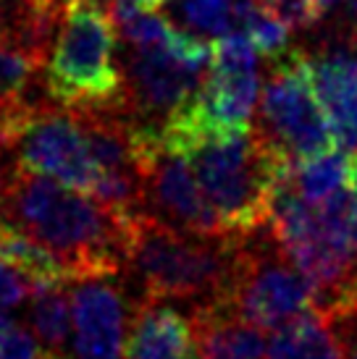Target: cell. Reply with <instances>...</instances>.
Wrapping results in <instances>:
<instances>
[{
    "mask_svg": "<svg viewBox=\"0 0 357 359\" xmlns=\"http://www.w3.org/2000/svg\"><path fill=\"white\" fill-rule=\"evenodd\" d=\"M0 359H63V357L45 349L40 344V339L32 333V328L11 323V328L6 330V339L0 344Z\"/></svg>",
    "mask_w": 357,
    "mask_h": 359,
    "instance_id": "cell-20",
    "label": "cell"
},
{
    "mask_svg": "<svg viewBox=\"0 0 357 359\" xmlns=\"http://www.w3.org/2000/svg\"><path fill=\"white\" fill-rule=\"evenodd\" d=\"M178 19L187 29L221 37L234 27V0H176Z\"/></svg>",
    "mask_w": 357,
    "mask_h": 359,
    "instance_id": "cell-19",
    "label": "cell"
},
{
    "mask_svg": "<svg viewBox=\"0 0 357 359\" xmlns=\"http://www.w3.org/2000/svg\"><path fill=\"white\" fill-rule=\"evenodd\" d=\"M11 328V318L0 309V344H3V339H6V330Z\"/></svg>",
    "mask_w": 357,
    "mask_h": 359,
    "instance_id": "cell-27",
    "label": "cell"
},
{
    "mask_svg": "<svg viewBox=\"0 0 357 359\" xmlns=\"http://www.w3.org/2000/svg\"><path fill=\"white\" fill-rule=\"evenodd\" d=\"M234 27H237L266 60L278 58L287 53L289 45V27L281 19H276L260 0H234Z\"/></svg>",
    "mask_w": 357,
    "mask_h": 359,
    "instance_id": "cell-17",
    "label": "cell"
},
{
    "mask_svg": "<svg viewBox=\"0 0 357 359\" xmlns=\"http://www.w3.org/2000/svg\"><path fill=\"white\" fill-rule=\"evenodd\" d=\"M195 330L192 318L181 315L169 302L142 299L129 315L124 359H192Z\"/></svg>",
    "mask_w": 357,
    "mask_h": 359,
    "instance_id": "cell-11",
    "label": "cell"
},
{
    "mask_svg": "<svg viewBox=\"0 0 357 359\" xmlns=\"http://www.w3.org/2000/svg\"><path fill=\"white\" fill-rule=\"evenodd\" d=\"M349 181V155L344 150H334L316 155L308 160H297L289 165V184L299 197L310 205L326 200L339 187Z\"/></svg>",
    "mask_w": 357,
    "mask_h": 359,
    "instance_id": "cell-16",
    "label": "cell"
},
{
    "mask_svg": "<svg viewBox=\"0 0 357 359\" xmlns=\"http://www.w3.org/2000/svg\"><path fill=\"white\" fill-rule=\"evenodd\" d=\"M310 87L331 126L339 150H357V48L344 37L342 48H328L320 55L308 53Z\"/></svg>",
    "mask_w": 357,
    "mask_h": 359,
    "instance_id": "cell-10",
    "label": "cell"
},
{
    "mask_svg": "<svg viewBox=\"0 0 357 359\" xmlns=\"http://www.w3.org/2000/svg\"><path fill=\"white\" fill-rule=\"evenodd\" d=\"M30 325L48 351L66 359L71 339L69 283H34L30 286Z\"/></svg>",
    "mask_w": 357,
    "mask_h": 359,
    "instance_id": "cell-15",
    "label": "cell"
},
{
    "mask_svg": "<svg viewBox=\"0 0 357 359\" xmlns=\"http://www.w3.org/2000/svg\"><path fill=\"white\" fill-rule=\"evenodd\" d=\"M0 42H3V6H0Z\"/></svg>",
    "mask_w": 357,
    "mask_h": 359,
    "instance_id": "cell-28",
    "label": "cell"
},
{
    "mask_svg": "<svg viewBox=\"0 0 357 359\" xmlns=\"http://www.w3.org/2000/svg\"><path fill=\"white\" fill-rule=\"evenodd\" d=\"M181 158L189 163L221 231L234 239L266 229L273 191L292 165L255 123L202 134Z\"/></svg>",
    "mask_w": 357,
    "mask_h": 359,
    "instance_id": "cell-2",
    "label": "cell"
},
{
    "mask_svg": "<svg viewBox=\"0 0 357 359\" xmlns=\"http://www.w3.org/2000/svg\"><path fill=\"white\" fill-rule=\"evenodd\" d=\"M42 81L50 100L66 110L126 113V92L116 60V29L105 0H66Z\"/></svg>",
    "mask_w": 357,
    "mask_h": 359,
    "instance_id": "cell-4",
    "label": "cell"
},
{
    "mask_svg": "<svg viewBox=\"0 0 357 359\" xmlns=\"http://www.w3.org/2000/svg\"><path fill=\"white\" fill-rule=\"evenodd\" d=\"M131 6H137V8H150V11H158L160 6H166L169 0H126Z\"/></svg>",
    "mask_w": 357,
    "mask_h": 359,
    "instance_id": "cell-25",
    "label": "cell"
},
{
    "mask_svg": "<svg viewBox=\"0 0 357 359\" xmlns=\"http://www.w3.org/2000/svg\"><path fill=\"white\" fill-rule=\"evenodd\" d=\"M113 29L129 48H150V45H166L176 27L171 19L160 16L150 8H137L126 0H110L108 3Z\"/></svg>",
    "mask_w": 357,
    "mask_h": 359,
    "instance_id": "cell-18",
    "label": "cell"
},
{
    "mask_svg": "<svg viewBox=\"0 0 357 359\" xmlns=\"http://www.w3.org/2000/svg\"><path fill=\"white\" fill-rule=\"evenodd\" d=\"M0 259L30 280V286L74 280L71 270L42 241L6 218H0Z\"/></svg>",
    "mask_w": 357,
    "mask_h": 359,
    "instance_id": "cell-14",
    "label": "cell"
},
{
    "mask_svg": "<svg viewBox=\"0 0 357 359\" xmlns=\"http://www.w3.org/2000/svg\"><path fill=\"white\" fill-rule=\"evenodd\" d=\"M0 218L30 231L74 278L124 273V220L50 176L13 165L0 191Z\"/></svg>",
    "mask_w": 357,
    "mask_h": 359,
    "instance_id": "cell-1",
    "label": "cell"
},
{
    "mask_svg": "<svg viewBox=\"0 0 357 359\" xmlns=\"http://www.w3.org/2000/svg\"><path fill=\"white\" fill-rule=\"evenodd\" d=\"M289 29H310L323 19L318 0H260Z\"/></svg>",
    "mask_w": 357,
    "mask_h": 359,
    "instance_id": "cell-21",
    "label": "cell"
},
{
    "mask_svg": "<svg viewBox=\"0 0 357 359\" xmlns=\"http://www.w3.org/2000/svg\"><path fill=\"white\" fill-rule=\"evenodd\" d=\"M326 320L331 323V328L337 330L339 341H342L344 359H357V302L326 315Z\"/></svg>",
    "mask_w": 357,
    "mask_h": 359,
    "instance_id": "cell-22",
    "label": "cell"
},
{
    "mask_svg": "<svg viewBox=\"0 0 357 359\" xmlns=\"http://www.w3.org/2000/svg\"><path fill=\"white\" fill-rule=\"evenodd\" d=\"M8 155L13 165L50 176L87 197L98 184V165L89 152L87 134L77 113L60 105L37 102L11 142Z\"/></svg>",
    "mask_w": 357,
    "mask_h": 359,
    "instance_id": "cell-7",
    "label": "cell"
},
{
    "mask_svg": "<svg viewBox=\"0 0 357 359\" xmlns=\"http://www.w3.org/2000/svg\"><path fill=\"white\" fill-rule=\"evenodd\" d=\"M192 330L197 359H266V330L239 318L226 299L197 304Z\"/></svg>",
    "mask_w": 357,
    "mask_h": 359,
    "instance_id": "cell-12",
    "label": "cell"
},
{
    "mask_svg": "<svg viewBox=\"0 0 357 359\" xmlns=\"http://www.w3.org/2000/svg\"><path fill=\"white\" fill-rule=\"evenodd\" d=\"M342 3H347V13H349V27L344 37L355 45L357 42V0H342Z\"/></svg>",
    "mask_w": 357,
    "mask_h": 359,
    "instance_id": "cell-24",
    "label": "cell"
},
{
    "mask_svg": "<svg viewBox=\"0 0 357 359\" xmlns=\"http://www.w3.org/2000/svg\"><path fill=\"white\" fill-rule=\"evenodd\" d=\"M266 359H344V351L326 315L310 309L273 328Z\"/></svg>",
    "mask_w": 357,
    "mask_h": 359,
    "instance_id": "cell-13",
    "label": "cell"
},
{
    "mask_svg": "<svg viewBox=\"0 0 357 359\" xmlns=\"http://www.w3.org/2000/svg\"><path fill=\"white\" fill-rule=\"evenodd\" d=\"M124 76L126 110L131 118L158 123L197 92L208 66H195L169 45L129 48Z\"/></svg>",
    "mask_w": 357,
    "mask_h": 359,
    "instance_id": "cell-8",
    "label": "cell"
},
{
    "mask_svg": "<svg viewBox=\"0 0 357 359\" xmlns=\"http://www.w3.org/2000/svg\"><path fill=\"white\" fill-rule=\"evenodd\" d=\"M30 297V283L0 259V309H16Z\"/></svg>",
    "mask_w": 357,
    "mask_h": 359,
    "instance_id": "cell-23",
    "label": "cell"
},
{
    "mask_svg": "<svg viewBox=\"0 0 357 359\" xmlns=\"http://www.w3.org/2000/svg\"><path fill=\"white\" fill-rule=\"evenodd\" d=\"M237 257L234 236H197L139 210L124 218V270L145 299L205 304L223 297Z\"/></svg>",
    "mask_w": 357,
    "mask_h": 359,
    "instance_id": "cell-3",
    "label": "cell"
},
{
    "mask_svg": "<svg viewBox=\"0 0 357 359\" xmlns=\"http://www.w3.org/2000/svg\"><path fill=\"white\" fill-rule=\"evenodd\" d=\"M266 81L260 84L252 123L276 144L292 163L334 150V137L326 113L310 87L308 53L289 48L268 60Z\"/></svg>",
    "mask_w": 357,
    "mask_h": 359,
    "instance_id": "cell-6",
    "label": "cell"
},
{
    "mask_svg": "<svg viewBox=\"0 0 357 359\" xmlns=\"http://www.w3.org/2000/svg\"><path fill=\"white\" fill-rule=\"evenodd\" d=\"M116 278L87 276L69 280L71 359H124L129 309Z\"/></svg>",
    "mask_w": 357,
    "mask_h": 359,
    "instance_id": "cell-9",
    "label": "cell"
},
{
    "mask_svg": "<svg viewBox=\"0 0 357 359\" xmlns=\"http://www.w3.org/2000/svg\"><path fill=\"white\" fill-rule=\"evenodd\" d=\"M219 299H226L239 318L263 330L318 309L316 286L281 252L268 226L237 239L231 283Z\"/></svg>",
    "mask_w": 357,
    "mask_h": 359,
    "instance_id": "cell-5",
    "label": "cell"
},
{
    "mask_svg": "<svg viewBox=\"0 0 357 359\" xmlns=\"http://www.w3.org/2000/svg\"><path fill=\"white\" fill-rule=\"evenodd\" d=\"M349 187L357 191V150H355V155L349 158Z\"/></svg>",
    "mask_w": 357,
    "mask_h": 359,
    "instance_id": "cell-26",
    "label": "cell"
}]
</instances>
